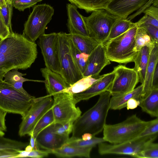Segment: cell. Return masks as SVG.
<instances>
[{
  "mask_svg": "<svg viewBox=\"0 0 158 158\" xmlns=\"http://www.w3.org/2000/svg\"><path fill=\"white\" fill-rule=\"evenodd\" d=\"M37 44L24 35L11 33L0 40V77L13 69L26 70L37 56Z\"/></svg>",
  "mask_w": 158,
  "mask_h": 158,
  "instance_id": "1",
  "label": "cell"
},
{
  "mask_svg": "<svg viewBox=\"0 0 158 158\" xmlns=\"http://www.w3.org/2000/svg\"><path fill=\"white\" fill-rule=\"evenodd\" d=\"M111 96L108 91L99 95L96 104L73 123L72 137H81L85 133H90L95 136L103 131L110 109Z\"/></svg>",
  "mask_w": 158,
  "mask_h": 158,
  "instance_id": "2",
  "label": "cell"
},
{
  "mask_svg": "<svg viewBox=\"0 0 158 158\" xmlns=\"http://www.w3.org/2000/svg\"><path fill=\"white\" fill-rule=\"evenodd\" d=\"M150 122L142 120L136 114H133L121 123L106 124L103 130V138L106 142L112 144L134 140L138 137Z\"/></svg>",
  "mask_w": 158,
  "mask_h": 158,
  "instance_id": "3",
  "label": "cell"
},
{
  "mask_svg": "<svg viewBox=\"0 0 158 158\" xmlns=\"http://www.w3.org/2000/svg\"><path fill=\"white\" fill-rule=\"evenodd\" d=\"M137 27L134 23L127 31L105 43L106 55L110 61L119 64L134 62L137 52L134 50Z\"/></svg>",
  "mask_w": 158,
  "mask_h": 158,
  "instance_id": "4",
  "label": "cell"
},
{
  "mask_svg": "<svg viewBox=\"0 0 158 158\" xmlns=\"http://www.w3.org/2000/svg\"><path fill=\"white\" fill-rule=\"evenodd\" d=\"M0 77V108L7 113L19 114L23 117L35 97L27 96L18 90Z\"/></svg>",
  "mask_w": 158,
  "mask_h": 158,
  "instance_id": "5",
  "label": "cell"
},
{
  "mask_svg": "<svg viewBox=\"0 0 158 158\" xmlns=\"http://www.w3.org/2000/svg\"><path fill=\"white\" fill-rule=\"evenodd\" d=\"M54 9L46 3L35 5L24 24L23 34L33 42L44 34L47 25L54 15Z\"/></svg>",
  "mask_w": 158,
  "mask_h": 158,
  "instance_id": "6",
  "label": "cell"
},
{
  "mask_svg": "<svg viewBox=\"0 0 158 158\" xmlns=\"http://www.w3.org/2000/svg\"><path fill=\"white\" fill-rule=\"evenodd\" d=\"M57 34L61 75L70 85L83 77L76 65L71 53L69 33L61 32Z\"/></svg>",
  "mask_w": 158,
  "mask_h": 158,
  "instance_id": "7",
  "label": "cell"
},
{
  "mask_svg": "<svg viewBox=\"0 0 158 158\" xmlns=\"http://www.w3.org/2000/svg\"><path fill=\"white\" fill-rule=\"evenodd\" d=\"M83 18L89 36L103 44L107 41L112 26L120 18L105 9L93 11L89 16Z\"/></svg>",
  "mask_w": 158,
  "mask_h": 158,
  "instance_id": "8",
  "label": "cell"
},
{
  "mask_svg": "<svg viewBox=\"0 0 158 158\" xmlns=\"http://www.w3.org/2000/svg\"><path fill=\"white\" fill-rule=\"evenodd\" d=\"M73 94L66 92L53 95L52 108L54 123L61 125L70 121L74 122L81 114L78 107L76 106Z\"/></svg>",
  "mask_w": 158,
  "mask_h": 158,
  "instance_id": "9",
  "label": "cell"
},
{
  "mask_svg": "<svg viewBox=\"0 0 158 158\" xmlns=\"http://www.w3.org/2000/svg\"><path fill=\"white\" fill-rule=\"evenodd\" d=\"M48 95L34 99L30 108L25 115L22 118L18 134L22 137L30 135L39 120L52 106L53 99Z\"/></svg>",
  "mask_w": 158,
  "mask_h": 158,
  "instance_id": "10",
  "label": "cell"
},
{
  "mask_svg": "<svg viewBox=\"0 0 158 158\" xmlns=\"http://www.w3.org/2000/svg\"><path fill=\"white\" fill-rule=\"evenodd\" d=\"M114 80L107 91L112 97H116L133 90L139 81L138 75L134 68L122 65L114 67Z\"/></svg>",
  "mask_w": 158,
  "mask_h": 158,
  "instance_id": "11",
  "label": "cell"
},
{
  "mask_svg": "<svg viewBox=\"0 0 158 158\" xmlns=\"http://www.w3.org/2000/svg\"><path fill=\"white\" fill-rule=\"evenodd\" d=\"M158 134L138 138L127 142L117 144L101 143L98 145V152L101 155H127L131 156L142 150L150 143L153 142Z\"/></svg>",
  "mask_w": 158,
  "mask_h": 158,
  "instance_id": "12",
  "label": "cell"
},
{
  "mask_svg": "<svg viewBox=\"0 0 158 158\" xmlns=\"http://www.w3.org/2000/svg\"><path fill=\"white\" fill-rule=\"evenodd\" d=\"M57 34H44L39 38L37 44L41 49L45 66L61 75L57 46Z\"/></svg>",
  "mask_w": 158,
  "mask_h": 158,
  "instance_id": "13",
  "label": "cell"
},
{
  "mask_svg": "<svg viewBox=\"0 0 158 158\" xmlns=\"http://www.w3.org/2000/svg\"><path fill=\"white\" fill-rule=\"evenodd\" d=\"M110 64L106 57L104 44L100 43L89 55L87 65L83 77L98 78L102 69Z\"/></svg>",
  "mask_w": 158,
  "mask_h": 158,
  "instance_id": "14",
  "label": "cell"
},
{
  "mask_svg": "<svg viewBox=\"0 0 158 158\" xmlns=\"http://www.w3.org/2000/svg\"><path fill=\"white\" fill-rule=\"evenodd\" d=\"M115 74L112 72L100 76L99 79L86 90L73 95L76 104L84 100H87L102 93L107 91L114 78Z\"/></svg>",
  "mask_w": 158,
  "mask_h": 158,
  "instance_id": "15",
  "label": "cell"
},
{
  "mask_svg": "<svg viewBox=\"0 0 158 158\" xmlns=\"http://www.w3.org/2000/svg\"><path fill=\"white\" fill-rule=\"evenodd\" d=\"M54 124L42 130L37 135L36 140L39 148L45 150L52 151L61 148L69 137L60 136L53 131Z\"/></svg>",
  "mask_w": 158,
  "mask_h": 158,
  "instance_id": "16",
  "label": "cell"
},
{
  "mask_svg": "<svg viewBox=\"0 0 158 158\" xmlns=\"http://www.w3.org/2000/svg\"><path fill=\"white\" fill-rule=\"evenodd\" d=\"M148 0H112L106 10L118 17L127 19L128 16L140 9Z\"/></svg>",
  "mask_w": 158,
  "mask_h": 158,
  "instance_id": "17",
  "label": "cell"
},
{
  "mask_svg": "<svg viewBox=\"0 0 158 158\" xmlns=\"http://www.w3.org/2000/svg\"><path fill=\"white\" fill-rule=\"evenodd\" d=\"M66 8L68 17L67 26L69 33L89 36L84 16L78 11L77 7L68 3Z\"/></svg>",
  "mask_w": 158,
  "mask_h": 158,
  "instance_id": "18",
  "label": "cell"
},
{
  "mask_svg": "<svg viewBox=\"0 0 158 158\" xmlns=\"http://www.w3.org/2000/svg\"><path fill=\"white\" fill-rule=\"evenodd\" d=\"M40 71L45 78V86L47 95L52 96L60 93L70 85L61 75L46 67L41 68Z\"/></svg>",
  "mask_w": 158,
  "mask_h": 158,
  "instance_id": "19",
  "label": "cell"
},
{
  "mask_svg": "<svg viewBox=\"0 0 158 158\" xmlns=\"http://www.w3.org/2000/svg\"><path fill=\"white\" fill-rule=\"evenodd\" d=\"M158 64V44H155L151 51L147 68L142 93L139 100L147 97L152 89V79L156 65Z\"/></svg>",
  "mask_w": 158,
  "mask_h": 158,
  "instance_id": "20",
  "label": "cell"
},
{
  "mask_svg": "<svg viewBox=\"0 0 158 158\" xmlns=\"http://www.w3.org/2000/svg\"><path fill=\"white\" fill-rule=\"evenodd\" d=\"M28 143L0 136V158H16Z\"/></svg>",
  "mask_w": 158,
  "mask_h": 158,
  "instance_id": "21",
  "label": "cell"
},
{
  "mask_svg": "<svg viewBox=\"0 0 158 158\" xmlns=\"http://www.w3.org/2000/svg\"><path fill=\"white\" fill-rule=\"evenodd\" d=\"M26 75V73H22L18 71V69H13L7 72L4 75V81L12 85L15 89L24 94L31 96L23 88V84L27 81H32L44 83V80H39L30 79L23 77Z\"/></svg>",
  "mask_w": 158,
  "mask_h": 158,
  "instance_id": "22",
  "label": "cell"
},
{
  "mask_svg": "<svg viewBox=\"0 0 158 158\" xmlns=\"http://www.w3.org/2000/svg\"><path fill=\"white\" fill-rule=\"evenodd\" d=\"M93 147L79 148L64 144L61 148L51 151V154L61 158H72L74 157L90 158Z\"/></svg>",
  "mask_w": 158,
  "mask_h": 158,
  "instance_id": "23",
  "label": "cell"
},
{
  "mask_svg": "<svg viewBox=\"0 0 158 158\" xmlns=\"http://www.w3.org/2000/svg\"><path fill=\"white\" fill-rule=\"evenodd\" d=\"M143 85L141 84L130 92L116 97H112L110 100V109L120 110L126 107L129 100L134 98L139 100L142 93Z\"/></svg>",
  "mask_w": 158,
  "mask_h": 158,
  "instance_id": "24",
  "label": "cell"
},
{
  "mask_svg": "<svg viewBox=\"0 0 158 158\" xmlns=\"http://www.w3.org/2000/svg\"><path fill=\"white\" fill-rule=\"evenodd\" d=\"M150 52L148 47H143L137 52L134 62V69L138 75L139 81L143 85L149 61Z\"/></svg>",
  "mask_w": 158,
  "mask_h": 158,
  "instance_id": "25",
  "label": "cell"
},
{
  "mask_svg": "<svg viewBox=\"0 0 158 158\" xmlns=\"http://www.w3.org/2000/svg\"><path fill=\"white\" fill-rule=\"evenodd\" d=\"M139 106L143 111L151 116H158V88H153L149 94L144 98L139 100Z\"/></svg>",
  "mask_w": 158,
  "mask_h": 158,
  "instance_id": "26",
  "label": "cell"
},
{
  "mask_svg": "<svg viewBox=\"0 0 158 158\" xmlns=\"http://www.w3.org/2000/svg\"><path fill=\"white\" fill-rule=\"evenodd\" d=\"M70 37L73 44L80 51L89 55L100 44L90 36L70 34Z\"/></svg>",
  "mask_w": 158,
  "mask_h": 158,
  "instance_id": "27",
  "label": "cell"
},
{
  "mask_svg": "<svg viewBox=\"0 0 158 158\" xmlns=\"http://www.w3.org/2000/svg\"><path fill=\"white\" fill-rule=\"evenodd\" d=\"M71 4L86 12L101 9H106L112 0H68Z\"/></svg>",
  "mask_w": 158,
  "mask_h": 158,
  "instance_id": "28",
  "label": "cell"
},
{
  "mask_svg": "<svg viewBox=\"0 0 158 158\" xmlns=\"http://www.w3.org/2000/svg\"><path fill=\"white\" fill-rule=\"evenodd\" d=\"M135 45L134 50L136 52L139 51L143 47L148 48L150 52L155 44L152 38L143 27H137L135 37Z\"/></svg>",
  "mask_w": 158,
  "mask_h": 158,
  "instance_id": "29",
  "label": "cell"
},
{
  "mask_svg": "<svg viewBox=\"0 0 158 158\" xmlns=\"http://www.w3.org/2000/svg\"><path fill=\"white\" fill-rule=\"evenodd\" d=\"M100 76L98 78L93 77L91 76L83 77L60 93L66 92L73 94L83 92L89 88L97 81Z\"/></svg>",
  "mask_w": 158,
  "mask_h": 158,
  "instance_id": "30",
  "label": "cell"
},
{
  "mask_svg": "<svg viewBox=\"0 0 158 158\" xmlns=\"http://www.w3.org/2000/svg\"><path fill=\"white\" fill-rule=\"evenodd\" d=\"M70 45L74 60L83 76V74L85 72L86 68L89 55L80 51L73 44L70 37Z\"/></svg>",
  "mask_w": 158,
  "mask_h": 158,
  "instance_id": "31",
  "label": "cell"
},
{
  "mask_svg": "<svg viewBox=\"0 0 158 158\" xmlns=\"http://www.w3.org/2000/svg\"><path fill=\"white\" fill-rule=\"evenodd\" d=\"M133 24L134 23H132L131 20L120 18L112 26L107 41L127 31Z\"/></svg>",
  "mask_w": 158,
  "mask_h": 158,
  "instance_id": "32",
  "label": "cell"
},
{
  "mask_svg": "<svg viewBox=\"0 0 158 158\" xmlns=\"http://www.w3.org/2000/svg\"><path fill=\"white\" fill-rule=\"evenodd\" d=\"M106 142L103 137H97L94 136L89 140H83L81 137H75L72 136L69 138L66 144L73 147L79 148L94 147L99 143Z\"/></svg>",
  "mask_w": 158,
  "mask_h": 158,
  "instance_id": "33",
  "label": "cell"
},
{
  "mask_svg": "<svg viewBox=\"0 0 158 158\" xmlns=\"http://www.w3.org/2000/svg\"><path fill=\"white\" fill-rule=\"evenodd\" d=\"M54 119L52 108L38 122L33 131V135L36 139L38 134L48 126L54 123Z\"/></svg>",
  "mask_w": 158,
  "mask_h": 158,
  "instance_id": "34",
  "label": "cell"
},
{
  "mask_svg": "<svg viewBox=\"0 0 158 158\" xmlns=\"http://www.w3.org/2000/svg\"><path fill=\"white\" fill-rule=\"evenodd\" d=\"M131 156L139 158H158V144L153 142L150 143Z\"/></svg>",
  "mask_w": 158,
  "mask_h": 158,
  "instance_id": "35",
  "label": "cell"
},
{
  "mask_svg": "<svg viewBox=\"0 0 158 158\" xmlns=\"http://www.w3.org/2000/svg\"><path fill=\"white\" fill-rule=\"evenodd\" d=\"M74 122L70 121L63 125L54 123L53 131L55 133L60 136L69 137V134L72 131Z\"/></svg>",
  "mask_w": 158,
  "mask_h": 158,
  "instance_id": "36",
  "label": "cell"
},
{
  "mask_svg": "<svg viewBox=\"0 0 158 158\" xmlns=\"http://www.w3.org/2000/svg\"><path fill=\"white\" fill-rule=\"evenodd\" d=\"M13 6L11 3H7L0 8L1 15L11 33L13 32L11 24V19Z\"/></svg>",
  "mask_w": 158,
  "mask_h": 158,
  "instance_id": "37",
  "label": "cell"
},
{
  "mask_svg": "<svg viewBox=\"0 0 158 158\" xmlns=\"http://www.w3.org/2000/svg\"><path fill=\"white\" fill-rule=\"evenodd\" d=\"M43 0H13L11 4L13 7L20 11L34 6L38 2Z\"/></svg>",
  "mask_w": 158,
  "mask_h": 158,
  "instance_id": "38",
  "label": "cell"
},
{
  "mask_svg": "<svg viewBox=\"0 0 158 158\" xmlns=\"http://www.w3.org/2000/svg\"><path fill=\"white\" fill-rule=\"evenodd\" d=\"M158 118L151 120L149 124L139 135L138 138L144 137L158 134Z\"/></svg>",
  "mask_w": 158,
  "mask_h": 158,
  "instance_id": "39",
  "label": "cell"
},
{
  "mask_svg": "<svg viewBox=\"0 0 158 158\" xmlns=\"http://www.w3.org/2000/svg\"><path fill=\"white\" fill-rule=\"evenodd\" d=\"M50 154H51V151L39 149L32 150L27 152L23 150L22 152L23 157H31L35 158H41L47 157Z\"/></svg>",
  "mask_w": 158,
  "mask_h": 158,
  "instance_id": "40",
  "label": "cell"
},
{
  "mask_svg": "<svg viewBox=\"0 0 158 158\" xmlns=\"http://www.w3.org/2000/svg\"><path fill=\"white\" fill-rule=\"evenodd\" d=\"M139 27H143L155 44H158V28L151 25L143 24Z\"/></svg>",
  "mask_w": 158,
  "mask_h": 158,
  "instance_id": "41",
  "label": "cell"
},
{
  "mask_svg": "<svg viewBox=\"0 0 158 158\" xmlns=\"http://www.w3.org/2000/svg\"><path fill=\"white\" fill-rule=\"evenodd\" d=\"M11 33L0 12V40H2L5 39Z\"/></svg>",
  "mask_w": 158,
  "mask_h": 158,
  "instance_id": "42",
  "label": "cell"
},
{
  "mask_svg": "<svg viewBox=\"0 0 158 158\" xmlns=\"http://www.w3.org/2000/svg\"><path fill=\"white\" fill-rule=\"evenodd\" d=\"M135 23L138 27L141 24H147L152 25L158 28V20L146 15Z\"/></svg>",
  "mask_w": 158,
  "mask_h": 158,
  "instance_id": "43",
  "label": "cell"
},
{
  "mask_svg": "<svg viewBox=\"0 0 158 158\" xmlns=\"http://www.w3.org/2000/svg\"><path fill=\"white\" fill-rule=\"evenodd\" d=\"M145 15H148L158 20V7L151 5L143 12Z\"/></svg>",
  "mask_w": 158,
  "mask_h": 158,
  "instance_id": "44",
  "label": "cell"
},
{
  "mask_svg": "<svg viewBox=\"0 0 158 158\" xmlns=\"http://www.w3.org/2000/svg\"><path fill=\"white\" fill-rule=\"evenodd\" d=\"M154 0H148L147 2L140 9L138 10L136 13L131 15H130L127 19L131 20L137 16L139 15L142 13L143 12L146 8L151 6L154 2Z\"/></svg>",
  "mask_w": 158,
  "mask_h": 158,
  "instance_id": "45",
  "label": "cell"
},
{
  "mask_svg": "<svg viewBox=\"0 0 158 158\" xmlns=\"http://www.w3.org/2000/svg\"><path fill=\"white\" fill-rule=\"evenodd\" d=\"M7 112L0 108V130L6 131L7 128L5 123V117Z\"/></svg>",
  "mask_w": 158,
  "mask_h": 158,
  "instance_id": "46",
  "label": "cell"
},
{
  "mask_svg": "<svg viewBox=\"0 0 158 158\" xmlns=\"http://www.w3.org/2000/svg\"><path fill=\"white\" fill-rule=\"evenodd\" d=\"M139 100L134 98H131L127 102L126 107L127 110L133 109L139 106Z\"/></svg>",
  "mask_w": 158,
  "mask_h": 158,
  "instance_id": "47",
  "label": "cell"
},
{
  "mask_svg": "<svg viewBox=\"0 0 158 158\" xmlns=\"http://www.w3.org/2000/svg\"><path fill=\"white\" fill-rule=\"evenodd\" d=\"M152 88H158V64L155 69L152 79Z\"/></svg>",
  "mask_w": 158,
  "mask_h": 158,
  "instance_id": "48",
  "label": "cell"
},
{
  "mask_svg": "<svg viewBox=\"0 0 158 158\" xmlns=\"http://www.w3.org/2000/svg\"><path fill=\"white\" fill-rule=\"evenodd\" d=\"M29 136H30V139L29 145L32 147L33 150L39 149V148L37 145L36 139L34 138L32 133Z\"/></svg>",
  "mask_w": 158,
  "mask_h": 158,
  "instance_id": "49",
  "label": "cell"
},
{
  "mask_svg": "<svg viewBox=\"0 0 158 158\" xmlns=\"http://www.w3.org/2000/svg\"><path fill=\"white\" fill-rule=\"evenodd\" d=\"M94 136L90 133H85L82 135L81 138L83 140H88L91 139Z\"/></svg>",
  "mask_w": 158,
  "mask_h": 158,
  "instance_id": "50",
  "label": "cell"
},
{
  "mask_svg": "<svg viewBox=\"0 0 158 158\" xmlns=\"http://www.w3.org/2000/svg\"><path fill=\"white\" fill-rule=\"evenodd\" d=\"M33 150L32 147L29 144L25 148V151L27 152H31Z\"/></svg>",
  "mask_w": 158,
  "mask_h": 158,
  "instance_id": "51",
  "label": "cell"
},
{
  "mask_svg": "<svg viewBox=\"0 0 158 158\" xmlns=\"http://www.w3.org/2000/svg\"><path fill=\"white\" fill-rule=\"evenodd\" d=\"M6 3L5 0H0V8L3 6L6 5Z\"/></svg>",
  "mask_w": 158,
  "mask_h": 158,
  "instance_id": "52",
  "label": "cell"
},
{
  "mask_svg": "<svg viewBox=\"0 0 158 158\" xmlns=\"http://www.w3.org/2000/svg\"><path fill=\"white\" fill-rule=\"evenodd\" d=\"M5 135L4 131L0 130V136H3Z\"/></svg>",
  "mask_w": 158,
  "mask_h": 158,
  "instance_id": "53",
  "label": "cell"
},
{
  "mask_svg": "<svg viewBox=\"0 0 158 158\" xmlns=\"http://www.w3.org/2000/svg\"><path fill=\"white\" fill-rule=\"evenodd\" d=\"M6 3H11V2L13 0H5Z\"/></svg>",
  "mask_w": 158,
  "mask_h": 158,
  "instance_id": "54",
  "label": "cell"
}]
</instances>
